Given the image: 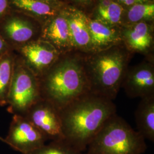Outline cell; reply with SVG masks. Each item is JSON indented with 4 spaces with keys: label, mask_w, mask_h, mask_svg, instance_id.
<instances>
[{
    "label": "cell",
    "mask_w": 154,
    "mask_h": 154,
    "mask_svg": "<svg viewBox=\"0 0 154 154\" xmlns=\"http://www.w3.org/2000/svg\"><path fill=\"white\" fill-rule=\"evenodd\" d=\"M138 132L145 139L154 142V95L141 98L135 112Z\"/></svg>",
    "instance_id": "cell-16"
},
{
    "label": "cell",
    "mask_w": 154,
    "mask_h": 154,
    "mask_svg": "<svg viewBox=\"0 0 154 154\" xmlns=\"http://www.w3.org/2000/svg\"><path fill=\"white\" fill-rule=\"evenodd\" d=\"M5 140L11 149L28 154L43 146L48 139L25 116L14 114Z\"/></svg>",
    "instance_id": "cell-8"
},
{
    "label": "cell",
    "mask_w": 154,
    "mask_h": 154,
    "mask_svg": "<svg viewBox=\"0 0 154 154\" xmlns=\"http://www.w3.org/2000/svg\"><path fill=\"white\" fill-rule=\"evenodd\" d=\"M65 140L85 152L106 122L116 114L112 100L90 92L59 110Z\"/></svg>",
    "instance_id": "cell-1"
},
{
    "label": "cell",
    "mask_w": 154,
    "mask_h": 154,
    "mask_svg": "<svg viewBox=\"0 0 154 154\" xmlns=\"http://www.w3.org/2000/svg\"><path fill=\"white\" fill-rule=\"evenodd\" d=\"M28 154H86L72 147L65 140H52Z\"/></svg>",
    "instance_id": "cell-20"
},
{
    "label": "cell",
    "mask_w": 154,
    "mask_h": 154,
    "mask_svg": "<svg viewBox=\"0 0 154 154\" xmlns=\"http://www.w3.org/2000/svg\"><path fill=\"white\" fill-rule=\"evenodd\" d=\"M121 88L131 98H143L154 95L153 58L128 68Z\"/></svg>",
    "instance_id": "cell-10"
},
{
    "label": "cell",
    "mask_w": 154,
    "mask_h": 154,
    "mask_svg": "<svg viewBox=\"0 0 154 154\" xmlns=\"http://www.w3.org/2000/svg\"><path fill=\"white\" fill-rule=\"evenodd\" d=\"M39 79L41 98L59 110L90 92L83 54L77 51L61 54Z\"/></svg>",
    "instance_id": "cell-2"
},
{
    "label": "cell",
    "mask_w": 154,
    "mask_h": 154,
    "mask_svg": "<svg viewBox=\"0 0 154 154\" xmlns=\"http://www.w3.org/2000/svg\"><path fill=\"white\" fill-rule=\"evenodd\" d=\"M66 13L74 51L84 55L93 53L88 24V15L72 6L63 8Z\"/></svg>",
    "instance_id": "cell-13"
},
{
    "label": "cell",
    "mask_w": 154,
    "mask_h": 154,
    "mask_svg": "<svg viewBox=\"0 0 154 154\" xmlns=\"http://www.w3.org/2000/svg\"><path fill=\"white\" fill-rule=\"evenodd\" d=\"M115 1L126 8L136 4L154 1V0H115Z\"/></svg>",
    "instance_id": "cell-25"
},
{
    "label": "cell",
    "mask_w": 154,
    "mask_h": 154,
    "mask_svg": "<svg viewBox=\"0 0 154 154\" xmlns=\"http://www.w3.org/2000/svg\"><path fill=\"white\" fill-rule=\"evenodd\" d=\"M145 139L123 118L114 114L89 143L86 154H143Z\"/></svg>",
    "instance_id": "cell-4"
},
{
    "label": "cell",
    "mask_w": 154,
    "mask_h": 154,
    "mask_svg": "<svg viewBox=\"0 0 154 154\" xmlns=\"http://www.w3.org/2000/svg\"><path fill=\"white\" fill-rule=\"evenodd\" d=\"M9 5L13 11L27 15L42 24L60 11L38 0H9Z\"/></svg>",
    "instance_id": "cell-17"
},
{
    "label": "cell",
    "mask_w": 154,
    "mask_h": 154,
    "mask_svg": "<svg viewBox=\"0 0 154 154\" xmlns=\"http://www.w3.org/2000/svg\"><path fill=\"white\" fill-rule=\"evenodd\" d=\"M41 98L38 78L16 54L7 98L8 111L13 115L25 116L29 109Z\"/></svg>",
    "instance_id": "cell-5"
},
{
    "label": "cell",
    "mask_w": 154,
    "mask_h": 154,
    "mask_svg": "<svg viewBox=\"0 0 154 154\" xmlns=\"http://www.w3.org/2000/svg\"><path fill=\"white\" fill-rule=\"evenodd\" d=\"M126 8L115 0H96L88 18L110 26L121 27Z\"/></svg>",
    "instance_id": "cell-15"
},
{
    "label": "cell",
    "mask_w": 154,
    "mask_h": 154,
    "mask_svg": "<svg viewBox=\"0 0 154 154\" xmlns=\"http://www.w3.org/2000/svg\"><path fill=\"white\" fill-rule=\"evenodd\" d=\"M152 22H141L122 26V44L131 53H137L153 58V26Z\"/></svg>",
    "instance_id": "cell-11"
},
{
    "label": "cell",
    "mask_w": 154,
    "mask_h": 154,
    "mask_svg": "<svg viewBox=\"0 0 154 154\" xmlns=\"http://www.w3.org/2000/svg\"><path fill=\"white\" fill-rule=\"evenodd\" d=\"M65 4L67 3V5L72 6L81 9V8H88L93 7L96 0H60Z\"/></svg>",
    "instance_id": "cell-21"
},
{
    "label": "cell",
    "mask_w": 154,
    "mask_h": 154,
    "mask_svg": "<svg viewBox=\"0 0 154 154\" xmlns=\"http://www.w3.org/2000/svg\"><path fill=\"white\" fill-rule=\"evenodd\" d=\"M9 0H0V21L10 12Z\"/></svg>",
    "instance_id": "cell-22"
},
{
    "label": "cell",
    "mask_w": 154,
    "mask_h": 154,
    "mask_svg": "<svg viewBox=\"0 0 154 154\" xmlns=\"http://www.w3.org/2000/svg\"><path fill=\"white\" fill-rule=\"evenodd\" d=\"M131 54L123 44L83 54L90 92L111 100L116 99L129 67Z\"/></svg>",
    "instance_id": "cell-3"
},
{
    "label": "cell",
    "mask_w": 154,
    "mask_h": 154,
    "mask_svg": "<svg viewBox=\"0 0 154 154\" xmlns=\"http://www.w3.org/2000/svg\"><path fill=\"white\" fill-rule=\"evenodd\" d=\"M16 53L11 50L0 60V106H6Z\"/></svg>",
    "instance_id": "cell-18"
},
{
    "label": "cell",
    "mask_w": 154,
    "mask_h": 154,
    "mask_svg": "<svg viewBox=\"0 0 154 154\" xmlns=\"http://www.w3.org/2000/svg\"><path fill=\"white\" fill-rule=\"evenodd\" d=\"M88 24L93 53L122 44L121 27L110 26L88 17Z\"/></svg>",
    "instance_id": "cell-14"
},
{
    "label": "cell",
    "mask_w": 154,
    "mask_h": 154,
    "mask_svg": "<svg viewBox=\"0 0 154 154\" xmlns=\"http://www.w3.org/2000/svg\"><path fill=\"white\" fill-rule=\"evenodd\" d=\"M39 1L46 4L50 6L57 10L60 11L66 4L62 2L60 0H38Z\"/></svg>",
    "instance_id": "cell-24"
},
{
    "label": "cell",
    "mask_w": 154,
    "mask_h": 154,
    "mask_svg": "<svg viewBox=\"0 0 154 154\" xmlns=\"http://www.w3.org/2000/svg\"><path fill=\"white\" fill-rule=\"evenodd\" d=\"M14 51L38 78L49 70L61 55L53 45L39 38L23 45Z\"/></svg>",
    "instance_id": "cell-7"
},
{
    "label": "cell",
    "mask_w": 154,
    "mask_h": 154,
    "mask_svg": "<svg viewBox=\"0 0 154 154\" xmlns=\"http://www.w3.org/2000/svg\"><path fill=\"white\" fill-rule=\"evenodd\" d=\"M13 50L0 34V60Z\"/></svg>",
    "instance_id": "cell-23"
},
{
    "label": "cell",
    "mask_w": 154,
    "mask_h": 154,
    "mask_svg": "<svg viewBox=\"0 0 154 154\" xmlns=\"http://www.w3.org/2000/svg\"><path fill=\"white\" fill-rule=\"evenodd\" d=\"M39 22L21 13L9 12L0 21V34L13 50L39 38Z\"/></svg>",
    "instance_id": "cell-6"
},
{
    "label": "cell",
    "mask_w": 154,
    "mask_h": 154,
    "mask_svg": "<svg viewBox=\"0 0 154 154\" xmlns=\"http://www.w3.org/2000/svg\"><path fill=\"white\" fill-rule=\"evenodd\" d=\"M23 116L48 140H65L59 109L49 101L41 98Z\"/></svg>",
    "instance_id": "cell-9"
},
{
    "label": "cell",
    "mask_w": 154,
    "mask_h": 154,
    "mask_svg": "<svg viewBox=\"0 0 154 154\" xmlns=\"http://www.w3.org/2000/svg\"><path fill=\"white\" fill-rule=\"evenodd\" d=\"M154 19V1L136 4L126 8L121 26L139 22H152Z\"/></svg>",
    "instance_id": "cell-19"
},
{
    "label": "cell",
    "mask_w": 154,
    "mask_h": 154,
    "mask_svg": "<svg viewBox=\"0 0 154 154\" xmlns=\"http://www.w3.org/2000/svg\"><path fill=\"white\" fill-rule=\"evenodd\" d=\"M0 140H1L2 142H3L4 143L5 142V138H2V137H0Z\"/></svg>",
    "instance_id": "cell-26"
},
{
    "label": "cell",
    "mask_w": 154,
    "mask_h": 154,
    "mask_svg": "<svg viewBox=\"0 0 154 154\" xmlns=\"http://www.w3.org/2000/svg\"><path fill=\"white\" fill-rule=\"evenodd\" d=\"M63 8L42 25L39 35V38L53 45L61 54L74 51Z\"/></svg>",
    "instance_id": "cell-12"
}]
</instances>
